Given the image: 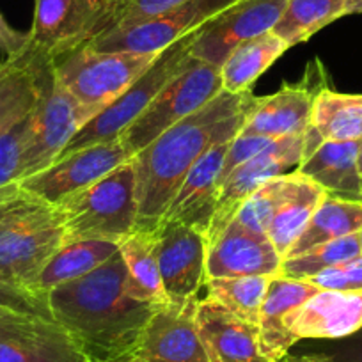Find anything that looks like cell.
Returning <instances> with one entry per match:
<instances>
[{
	"mask_svg": "<svg viewBox=\"0 0 362 362\" xmlns=\"http://www.w3.org/2000/svg\"><path fill=\"white\" fill-rule=\"evenodd\" d=\"M47 302L52 318L93 362H128L149 316L160 305L128 293L119 249L87 276L48 291Z\"/></svg>",
	"mask_w": 362,
	"mask_h": 362,
	"instance_id": "1",
	"label": "cell"
},
{
	"mask_svg": "<svg viewBox=\"0 0 362 362\" xmlns=\"http://www.w3.org/2000/svg\"><path fill=\"white\" fill-rule=\"evenodd\" d=\"M256 96L222 90L197 112L170 127L132 158L139 204L137 231H155L197 160L215 144L231 141Z\"/></svg>",
	"mask_w": 362,
	"mask_h": 362,
	"instance_id": "2",
	"label": "cell"
},
{
	"mask_svg": "<svg viewBox=\"0 0 362 362\" xmlns=\"http://www.w3.org/2000/svg\"><path fill=\"white\" fill-rule=\"evenodd\" d=\"M62 245L64 224L57 204L18 183L0 197V274L6 279L34 293L41 270Z\"/></svg>",
	"mask_w": 362,
	"mask_h": 362,
	"instance_id": "3",
	"label": "cell"
},
{
	"mask_svg": "<svg viewBox=\"0 0 362 362\" xmlns=\"http://www.w3.org/2000/svg\"><path fill=\"white\" fill-rule=\"evenodd\" d=\"M57 208L64 224V243L100 240L121 245L139 226L132 160L87 189L62 199Z\"/></svg>",
	"mask_w": 362,
	"mask_h": 362,
	"instance_id": "4",
	"label": "cell"
},
{
	"mask_svg": "<svg viewBox=\"0 0 362 362\" xmlns=\"http://www.w3.org/2000/svg\"><path fill=\"white\" fill-rule=\"evenodd\" d=\"M117 0H36L29 47L55 64L114 29Z\"/></svg>",
	"mask_w": 362,
	"mask_h": 362,
	"instance_id": "5",
	"label": "cell"
},
{
	"mask_svg": "<svg viewBox=\"0 0 362 362\" xmlns=\"http://www.w3.org/2000/svg\"><path fill=\"white\" fill-rule=\"evenodd\" d=\"M196 37L197 30L160 52L156 61L124 90L116 102H112L107 109L96 114L73 137V141L66 146L61 156L76 151L83 146L119 139L121 134L151 105L153 100L185 69V66L192 59L190 48H192Z\"/></svg>",
	"mask_w": 362,
	"mask_h": 362,
	"instance_id": "6",
	"label": "cell"
},
{
	"mask_svg": "<svg viewBox=\"0 0 362 362\" xmlns=\"http://www.w3.org/2000/svg\"><path fill=\"white\" fill-rule=\"evenodd\" d=\"M158 55L83 47L55 62L52 71L55 80L80 103L103 110L116 102Z\"/></svg>",
	"mask_w": 362,
	"mask_h": 362,
	"instance_id": "7",
	"label": "cell"
},
{
	"mask_svg": "<svg viewBox=\"0 0 362 362\" xmlns=\"http://www.w3.org/2000/svg\"><path fill=\"white\" fill-rule=\"evenodd\" d=\"M222 90L221 68L192 57L185 69L121 134V142L135 156L163 132L217 98Z\"/></svg>",
	"mask_w": 362,
	"mask_h": 362,
	"instance_id": "8",
	"label": "cell"
},
{
	"mask_svg": "<svg viewBox=\"0 0 362 362\" xmlns=\"http://www.w3.org/2000/svg\"><path fill=\"white\" fill-rule=\"evenodd\" d=\"M100 112L95 107L80 103L52 71L50 83L33 114V130L20 160L18 181L50 167L73 137Z\"/></svg>",
	"mask_w": 362,
	"mask_h": 362,
	"instance_id": "9",
	"label": "cell"
},
{
	"mask_svg": "<svg viewBox=\"0 0 362 362\" xmlns=\"http://www.w3.org/2000/svg\"><path fill=\"white\" fill-rule=\"evenodd\" d=\"M236 2L240 0H185L148 20L116 27L87 47L102 52L160 54L176 41L210 23Z\"/></svg>",
	"mask_w": 362,
	"mask_h": 362,
	"instance_id": "10",
	"label": "cell"
},
{
	"mask_svg": "<svg viewBox=\"0 0 362 362\" xmlns=\"http://www.w3.org/2000/svg\"><path fill=\"white\" fill-rule=\"evenodd\" d=\"M304 137L305 135H290L277 139L226 177L221 185L210 229L206 233L208 245L222 235V231L236 217L242 204L259 187L274 177L295 173L300 167L304 160Z\"/></svg>",
	"mask_w": 362,
	"mask_h": 362,
	"instance_id": "11",
	"label": "cell"
},
{
	"mask_svg": "<svg viewBox=\"0 0 362 362\" xmlns=\"http://www.w3.org/2000/svg\"><path fill=\"white\" fill-rule=\"evenodd\" d=\"M134 158L121 139L83 146L55 160L41 173L18 181L20 189L41 197L52 204L87 189Z\"/></svg>",
	"mask_w": 362,
	"mask_h": 362,
	"instance_id": "12",
	"label": "cell"
},
{
	"mask_svg": "<svg viewBox=\"0 0 362 362\" xmlns=\"http://www.w3.org/2000/svg\"><path fill=\"white\" fill-rule=\"evenodd\" d=\"M197 302L156 305L128 362H210L197 329Z\"/></svg>",
	"mask_w": 362,
	"mask_h": 362,
	"instance_id": "13",
	"label": "cell"
},
{
	"mask_svg": "<svg viewBox=\"0 0 362 362\" xmlns=\"http://www.w3.org/2000/svg\"><path fill=\"white\" fill-rule=\"evenodd\" d=\"M156 259L167 302L199 298L206 283V236L174 221H162L155 229Z\"/></svg>",
	"mask_w": 362,
	"mask_h": 362,
	"instance_id": "14",
	"label": "cell"
},
{
	"mask_svg": "<svg viewBox=\"0 0 362 362\" xmlns=\"http://www.w3.org/2000/svg\"><path fill=\"white\" fill-rule=\"evenodd\" d=\"M284 6L286 0H240L197 30L190 54L221 68L240 43L270 33Z\"/></svg>",
	"mask_w": 362,
	"mask_h": 362,
	"instance_id": "15",
	"label": "cell"
},
{
	"mask_svg": "<svg viewBox=\"0 0 362 362\" xmlns=\"http://www.w3.org/2000/svg\"><path fill=\"white\" fill-rule=\"evenodd\" d=\"M0 362H93L57 322L8 313L0 320Z\"/></svg>",
	"mask_w": 362,
	"mask_h": 362,
	"instance_id": "16",
	"label": "cell"
},
{
	"mask_svg": "<svg viewBox=\"0 0 362 362\" xmlns=\"http://www.w3.org/2000/svg\"><path fill=\"white\" fill-rule=\"evenodd\" d=\"M283 257L264 233L250 231L235 221L208 245L206 279L277 276Z\"/></svg>",
	"mask_w": 362,
	"mask_h": 362,
	"instance_id": "17",
	"label": "cell"
},
{
	"mask_svg": "<svg viewBox=\"0 0 362 362\" xmlns=\"http://www.w3.org/2000/svg\"><path fill=\"white\" fill-rule=\"evenodd\" d=\"M52 68L54 64L29 45L0 62V137L37 109L52 80Z\"/></svg>",
	"mask_w": 362,
	"mask_h": 362,
	"instance_id": "18",
	"label": "cell"
},
{
	"mask_svg": "<svg viewBox=\"0 0 362 362\" xmlns=\"http://www.w3.org/2000/svg\"><path fill=\"white\" fill-rule=\"evenodd\" d=\"M229 142L231 141L218 142L197 160L181 183L174 199L170 201L162 221L181 222L206 236L217 208L221 170Z\"/></svg>",
	"mask_w": 362,
	"mask_h": 362,
	"instance_id": "19",
	"label": "cell"
},
{
	"mask_svg": "<svg viewBox=\"0 0 362 362\" xmlns=\"http://www.w3.org/2000/svg\"><path fill=\"white\" fill-rule=\"evenodd\" d=\"M320 89L315 90L308 80H304L298 86L286 83L274 95L263 98L256 96L238 134L261 135L272 141L290 135H305Z\"/></svg>",
	"mask_w": 362,
	"mask_h": 362,
	"instance_id": "20",
	"label": "cell"
},
{
	"mask_svg": "<svg viewBox=\"0 0 362 362\" xmlns=\"http://www.w3.org/2000/svg\"><path fill=\"white\" fill-rule=\"evenodd\" d=\"M315 284L305 281L274 276L268 284L259 311V350L268 362H281L290 348L298 343L291 332V322L309 297L318 291Z\"/></svg>",
	"mask_w": 362,
	"mask_h": 362,
	"instance_id": "21",
	"label": "cell"
},
{
	"mask_svg": "<svg viewBox=\"0 0 362 362\" xmlns=\"http://www.w3.org/2000/svg\"><path fill=\"white\" fill-rule=\"evenodd\" d=\"M197 329L210 362H268L259 350V329L210 298L197 302Z\"/></svg>",
	"mask_w": 362,
	"mask_h": 362,
	"instance_id": "22",
	"label": "cell"
},
{
	"mask_svg": "<svg viewBox=\"0 0 362 362\" xmlns=\"http://www.w3.org/2000/svg\"><path fill=\"white\" fill-rule=\"evenodd\" d=\"M362 330V291L318 290L291 322L300 339H343Z\"/></svg>",
	"mask_w": 362,
	"mask_h": 362,
	"instance_id": "23",
	"label": "cell"
},
{
	"mask_svg": "<svg viewBox=\"0 0 362 362\" xmlns=\"http://www.w3.org/2000/svg\"><path fill=\"white\" fill-rule=\"evenodd\" d=\"M361 141H327L302 160L298 173L318 183L327 196L362 201L357 158Z\"/></svg>",
	"mask_w": 362,
	"mask_h": 362,
	"instance_id": "24",
	"label": "cell"
},
{
	"mask_svg": "<svg viewBox=\"0 0 362 362\" xmlns=\"http://www.w3.org/2000/svg\"><path fill=\"white\" fill-rule=\"evenodd\" d=\"M362 95H344L329 87L318 90L304 137V158L327 141H361Z\"/></svg>",
	"mask_w": 362,
	"mask_h": 362,
	"instance_id": "25",
	"label": "cell"
},
{
	"mask_svg": "<svg viewBox=\"0 0 362 362\" xmlns=\"http://www.w3.org/2000/svg\"><path fill=\"white\" fill-rule=\"evenodd\" d=\"M327 192L298 170L291 173V185L267 229V236L284 259L295 240L302 235Z\"/></svg>",
	"mask_w": 362,
	"mask_h": 362,
	"instance_id": "26",
	"label": "cell"
},
{
	"mask_svg": "<svg viewBox=\"0 0 362 362\" xmlns=\"http://www.w3.org/2000/svg\"><path fill=\"white\" fill-rule=\"evenodd\" d=\"M286 50L290 47L272 30L240 43L221 66L222 89L229 95L250 90L252 83Z\"/></svg>",
	"mask_w": 362,
	"mask_h": 362,
	"instance_id": "27",
	"label": "cell"
},
{
	"mask_svg": "<svg viewBox=\"0 0 362 362\" xmlns=\"http://www.w3.org/2000/svg\"><path fill=\"white\" fill-rule=\"evenodd\" d=\"M117 249H119L117 243L100 242V240L64 243L41 270L34 284V293L47 297L48 291L54 288L87 276L109 261L117 252Z\"/></svg>",
	"mask_w": 362,
	"mask_h": 362,
	"instance_id": "28",
	"label": "cell"
},
{
	"mask_svg": "<svg viewBox=\"0 0 362 362\" xmlns=\"http://www.w3.org/2000/svg\"><path fill=\"white\" fill-rule=\"evenodd\" d=\"M361 229L362 201L325 196V199L316 208L302 235L290 247L284 259L308 252L313 247L323 245V243L334 242V240L344 238V236L357 235Z\"/></svg>",
	"mask_w": 362,
	"mask_h": 362,
	"instance_id": "29",
	"label": "cell"
},
{
	"mask_svg": "<svg viewBox=\"0 0 362 362\" xmlns=\"http://www.w3.org/2000/svg\"><path fill=\"white\" fill-rule=\"evenodd\" d=\"M127 267V290L134 298L149 304H165L167 297L156 259L155 231H135L119 245Z\"/></svg>",
	"mask_w": 362,
	"mask_h": 362,
	"instance_id": "30",
	"label": "cell"
},
{
	"mask_svg": "<svg viewBox=\"0 0 362 362\" xmlns=\"http://www.w3.org/2000/svg\"><path fill=\"white\" fill-rule=\"evenodd\" d=\"M346 0H286L272 33L288 47L305 43L318 30L346 16Z\"/></svg>",
	"mask_w": 362,
	"mask_h": 362,
	"instance_id": "31",
	"label": "cell"
},
{
	"mask_svg": "<svg viewBox=\"0 0 362 362\" xmlns=\"http://www.w3.org/2000/svg\"><path fill=\"white\" fill-rule=\"evenodd\" d=\"M274 277V276H272ZM272 277L249 276V277H217L206 279V298L217 302L229 313L245 322L257 325L263 298L267 295Z\"/></svg>",
	"mask_w": 362,
	"mask_h": 362,
	"instance_id": "32",
	"label": "cell"
},
{
	"mask_svg": "<svg viewBox=\"0 0 362 362\" xmlns=\"http://www.w3.org/2000/svg\"><path fill=\"white\" fill-rule=\"evenodd\" d=\"M358 254H361L358 236H344V238L313 247V249H309L304 254L283 259L279 276L295 281H308L311 277L318 276L320 272L327 270L330 267H336V264L351 259V257L358 256Z\"/></svg>",
	"mask_w": 362,
	"mask_h": 362,
	"instance_id": "33",
	"label": "cell"
},
{
	"mask_svg": "<svg viewBox=\"0 0 362 362\" xmlns=\"http://www.w3.org/2000/svg\"><path fill=\"white\" fill-rule=\"evenodd\" d=\"M291 185V173L284 176L274 177L267 181L263 187L256 190L245 203L242 204L240 211L233 221L243 228L256 233H264L270 226L272 218L276 215L277 208L281 206L283 199L286 197Z\"/></svg>",
	"mask_w": 362,
	"mask_h": 362,
	"instance_id": "34",
	"label": "cell"
},
{
	"mask_svg": "<svg viewBox=\"0 0 362 362\" xmlns=\"http://www.w3.org/2000/svg\"><path fill=\"white\" fill-rule=\"evenodd\" d=\"M33 114L0 137V197L18 183L20 160L33 130Z\"/></svg>",
	"mask_w": 362,
	"mask_h": 362,
	"instance_id": "35",
	"label": "cell"
},
{
	"mask_svg": "<svg viewBox=\"0 0 362 362\" xmlns=\"http://www.w3.org/2000/svg\"><path fill=\"white\" fill-rule=\"evenodd\" d=\"M0 309L54 320L47 297H41V295L33 293V291L11 283L2 274H0Z\"/></svg>",
	"mask_w": 362,
	"mask_h": 362,
	"instance_id": "36",
	"label": "cell"
},
{
	"mask_svg": "<svg viewBox=\"0 0 362 362\" xmlns=\"http://www.w3.org/2000/svg\"><path fill=\"white\" fill-rule=\"evenodd\" d=\"M305 283L315 284L320 290L362 291V254L320 272Z\"/></svg>",
	"mask_w": 362,
	"mask_h": 362,
	"instance_id": "37",
	"label": "cell"
},
{
	"mask_svg": "<svg viewBox=\"0 0 362 362\" xmlns=\"http://www.w3.org/2000/svg\"><path fill=\"white\" fill-rule=\"evenodd\" d=\"M272 139L261 137V135H247V134H238L235 139H231L229 142L228 153H226L224 163H222L221 170V185L226 181V177L233 173L235 169H238L240 165H243L245 162H249L252 156H256L257 153L263 151L267 146L272 144Z\"/></svg>",
	"mask_w": 362,
	"mask_h": 362,
	"instance_id": "38",
	"label": "cell"
},
{
	"mask_svg": "<svg viewBox=\"0 0 362 362\" xmlns=\"http://www.w3.org/2000/svg\"><path fill=\"white\" fill-rule=\"evenodd\" d=\"M185 0H117L116 27L132 25V23L142 22L151 16L165 13L167 9L181 4Z\"/></svg>",
	"mask_w": 362,
	"mask_h": 362,
	"instance_id": "39",
	"label": "cell"
},
{
	"mask_svg": "<svg viewBox=\"0 0 362 362\" xmlns=\"http://www.w3.org/2000/svg\"><path fill=\"white\" fill-rule=\"evenodd\" d=\"M29 45V33H20V30L13 29L6 18L0 15V50L4 52L8 57L20 54L25 50Z\"/></svg>",
	"mask_w": 362,
	"mask_h": 362,
	"instance_id": "40",
	"label": "cell"
},
{
	"mask_svg": "<svg viewBox=\"0 0 362 362\" xmlns=\"http://www.w3.org/2000/svg\"><path fill=\"white\" fill-rule=\"evenodd\" d=\"M355 337L343 351V362H362V330L354 334Z\"/></svg>",
	"mask_w": 362,
	"mask_h": 362,
	"instance_id": "41",
	"label": "cell"
},
{
	"mask_svg": "<svg viewBox=\"0 0 362 362\" xmlns=\"http://www.w3.org/2000/svg\"><path fill=\"white\" fill-rule=\"evenodd\" d=\"M281 362H336V361L327 357V355L315 354V355H286Z\"/></svg>",
	"mask_w": 362,
	"mask_h": 362,
	"instance_id": "42",
	"label": "cell"
},
{
	"mask_svg": "<svg viewBox=\"0 0 362 362\" xmlns=\"http://www.w3.org/2000/svg\"><path fill=\"white\" fill-rule=\"evenodd\" d=\"M346 16L362 15V0H346Z\"/></svg>",
	"mask_w": 362,
	"mask_h": 362,
	"instance_id": "43",
	"label": "cell"
},
{
	"mask_svg": "<svg viewBox=\"0 0 362 362\" xmlns=\"http://www.w3.org/2000/svg\"><path fill=\"white\" fill-rule=\"evenodd\" d=\"M357 167H358V174H361V181H362V139H361V148H358Z\"/></svg>",
	"mask_w": 362,
	"mask_h": 362,
	"instance_id": "44",
	"label": "cell"
},
{
	"mask_svg": "<svg viewBox=\"0 0 362 362\" xmlns=\"http://www.w3.org/2000/svg\"><path fill=\"white\" fill-rule=\"evenodd\" d=\"M357 236H358V245H361V254H362V229L357 233Z\"/></svg>",
	"mask_w": 362,
	"mask_h": 362,
	"instance_id": "45",
	"label": "cell"
},
{
	"mask_svg": "<svg viewBox=\"0 0 362 362\" xmlns=\"http://www.w3.org/2000/svg\"><path fill=\"white\" fill-rule=\"evenodd\" d=\"M8 313H15V311H6V309H0V320L4 318V316L8 315Z\"/></svg>",
	"mask_w": 362,
	"mask_h": 362,
	"instance_id": "46",
	"label": "cell"
}]
</instances>
